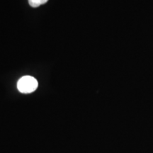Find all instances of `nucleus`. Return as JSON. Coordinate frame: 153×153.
Listing matches in <instances>:
<instances>
[{
  "label": "nucleus",
  "instance_id": "obj_1",
  "mask_svg": "<svg viewBox=\"0 0 153 153\" xmlns=\"http://www.w3.org/2000/svg\"><path fill=\"white\" fill-rule=\"evenodd\" d=\"M38 86V81L33 76H24L19 80L17 88L20 92L29 94L33 92L37 89Z\"/></svg>",
  "mask_w": 153,
  "mask_h": 153
},
{
  "label": "nucleus",
  "instance_id": "obj_2",
  "mask_svg": "<svg viewBox=\"0 0 153 153\" xmlns=\"http://www.w3.org/2000/svg\"><path fill=\"white\" fill-rule=\"evenodd\" d=\"M48 0H28V3L32 7H38L46 3Z\"/></svg>",
  "mask_w": 153,
  "mask_h": 153
}]
</instances>
